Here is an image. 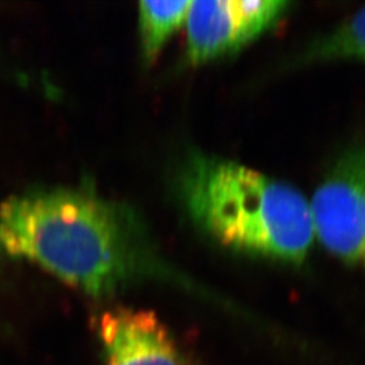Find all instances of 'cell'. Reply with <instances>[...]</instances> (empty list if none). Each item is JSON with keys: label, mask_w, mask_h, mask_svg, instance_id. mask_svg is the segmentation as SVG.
<instances>
[{"label": "cell", "mask_w": 365, "mask_h": 365, "mask_svg": "<svg viewBox=\"0 0 365 365\" xmlns=\"http://www.w3.org/2000/svg\"><path fill=\"white\" fill-rule=\"evenodd\" d=\"M0 253L95 298L170 274L140 212L86 185L38 187L1 201Z\"/></svg>", "instance_id": "6da1fadb"}, {"label": "cell", "mask_w": 365, "mask_h": 365, "mask_svg": "<svg viewBox=\"0 0 365 365\" xmlns=\"http://www.w3.org/2000/svg\"><path fill=\"white\" fill-rule=\"evenodd\" d=\"M307 62L332 58H354L365 62V6L336 30L316 41L303 55Z\"/></svg>", "instance_id": "52a82bcc"}, {"label": "cell", "mask_w": 365, "mask_h": 365, "mask_svg": "<svg viewBox=\"0 0 365 365\" xmlns=\"http://www.w3.org/2000/svg\"><path fill=\"white\" fill-rule=\"evenodd\" d=\"M176 192L195 226L233 251L299 264L314 242L307 197L242 163L192 153L180 167Z\"/></svg>", "instance_id": "7a4b0ae2"}, {"label": "cell", "mask_w": 365, "mask_h": 365, "mask_svg": "<svg viewBox=\"0 0 365 365\" xmlns=\"http://www.w3.org/2000/svg\"><path fill=\"white\" fill-rule=\"evenodd\" d=\"M309 206L314 237L331 255L365 271V145L338 159Z\"/></svg>", "instance_id": "3957f363"}, {"label": "cell", "mask_w": 365, "mask_h": 365, "mask_svg": "<svg viewBox=\"0 0 365 365\" xmlns=\"http://www.w3.org/2000/svg\"><path fill=\"white\" fill-rule=\"evenodd\" d=\"M283 0H199L186 19L187 59L200 66L230 55L258 38L283 18Z\"/></svg>", "instance_id": "277c9868"}, {"label": "cell", "mask_w": 365, "mask_h": 365, "mask_svg": "<svg viewBox=\"0 0 365 365\" xmlns=\"http://www.w3.org/2000/svg\"><path fill=\"white\" fill-rule=\"evenodd\" d=\"M190 0L182 1H140L138 9V34L143 62H155L180 28L186 24Z\"/></svg>", "instance_id": "8992f818"}, {"label": "cell", "mask_w": 365, "mask_h": 365, "mask_svg": "<svg viewBox=\"0 0 365 365\" xmlns=\"http://www.w3.org/2000/svg\"><path fill=\"white\" fill-rule=\"evenodd\" d=\"M106 365H187L168 327L153 311L116 307L96 321Z\"/></svg>", "instance_id": "5b68a950"}]
</instances>
